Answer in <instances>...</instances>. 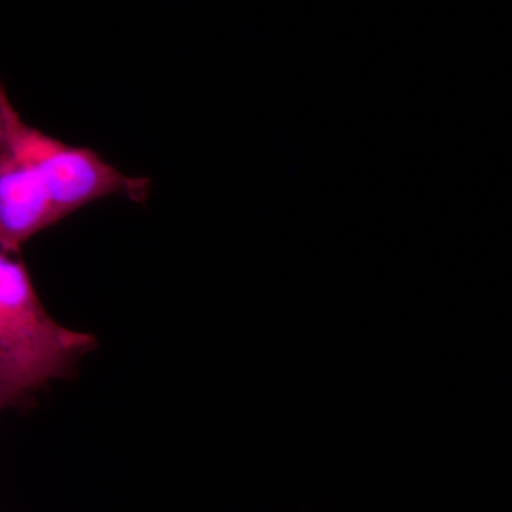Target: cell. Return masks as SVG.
Returning a JSON list of instances; mask_svg holds the SVG:
<instances>
[{
	"mask_svg": "<svg viewBox=\"0 0 512 512\" xmlns=\"http://www.w3.org/2000/svg\"><path fill=\"white\" fill-rule=\"evenodd\" d=\"M96 343L89 333L57 323L22 256L0 249V386L28 403L52 380L72 376Z\"/></svg>",
	"mask_w": 512,
	"mask_h": 512,
	"instance_id": "1",
	"label": "cell"
},
{
	"mask_svg": "<svg viewBox=\"0 0 512 512\" xmlns=\"http://www.w3.org/2000/svg\"><path fill=\"white\" fill-rule=\"evenodd\" d=\"M0 143L43 185L59 222L106 198L121 197L143 204L150 197V178L124 174L93 148L64 143L28 123L2 79Z\"/></svg>",
	"mask_w": 512,
	"mask_h": 512,
	"instance_id": "2",
	"label": "cell"
},
{
	"mask_svg": "<svg viewBox=\"0 0 512 512\" xmlns=\"http://www.w3.org/2000/svg\"><path fill=\"white\" fill-rule=\"evenodd\" d=\"M57 222L43 185L0 143V249L20 254L29 239Z\"/></svg>",
	"mask_w": 512,
	"mask_h": 512,
	"instance_id": "3",
	"label": "cell"
},
{
	"mask_svg": "<svg viewBox=\"0 0 512 512\" xmlns=\"http://www.w3.org/2000/svg\"><path fill=\"white\" fill-rule=\"evenodd\" d=\"M23 403L20 402L18 396H15L9 390H6L5 387L0 386V412L6 407H22Z\"/></svg>",
	"mask_w": 512,
	"mask_h": 512,
	"instance_id": "4",
	"label": "cell"
}]
</instances>
